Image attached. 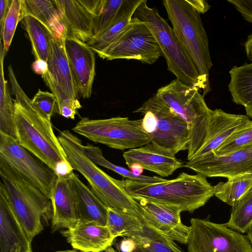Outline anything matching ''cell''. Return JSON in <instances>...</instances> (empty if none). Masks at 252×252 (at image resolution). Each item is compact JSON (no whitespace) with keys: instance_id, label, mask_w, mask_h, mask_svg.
I'll use <instances>...</instances> for the list:
<instances>
[{"instance_id":"cell-3","label":"cell","mask_w":252,"mask_h":252,"mask_svg":"<svg viewBox=\"0 0 252 252\" xmlns=\"http://www.w3.org/2000/svg\"><path fill=\"white\" fill-rule=\"evenodd\" d=\"M58 137L73 170L85 177L92 190L107 207L129 213L143 222L138 203L127 192L121 180L111 177L91 160L83 152L78 137L68 130L61 131Z\"/></svg>"},{"instance_id":"cell-37","label":"cell","mask_w":252,"mask_h":252,"mask_svg":"<svg viewBox=\"0 0 252 252\" xmlns=\"http://www.w3.org/2000/svg\"><path fill=\"white\" fill-rule=\"evenodd\" d=\"M32 102L37 111L46 119L51 121L52 117L58 113V105L54 94L48 91L39 89L32 99Z\"/></svg>"},{"instance_id":"cell-23","label":"cell","mask_w":252,"mask_h":252,"mask_svg":"<svg viewBox=\"0 0 252 252\" xmlns=\"http://www.w3.org/2000/svg\"><path fill=\"white\" fill-rule=\"evenodd\" d=\"M77 197L80 220L106 225L107 208L73 172L69 175Z\"/></svg>"},{"instance_id":"cell-31","label":"cell","mask_w":252,"mask_h":252,"mask_svg":"<svg viewBox=\"0 0 252 252\" xmlns=\"http://www.w3.org/2000/svg\"><path fill=\"white\" fill-rule=\"evenodd\" d=\"M82 149L85 155L94 163L112 170L128 180L146 184H154L162 182L167 180L158 176H148L143 175L137 176L131 170L114 164L108 161L104 158L101 149L98 147L90 144L83 145Z\"/></svg>"},{"instance_id":"cell-8","label":"cell","mask_w":252,"mask_h":252,"mask_svg":"<svg viewBox=\"0 0 252 252\" xmlns=\"http://www.w3.org/2000/svg\"><path fill=\"white\" fill-rule=\"evenodd\" d=\"M134 112L144 115L142 127L152 137L151 143L175 155L188 150L187 124L156 94Z\"/></svg>"},{"instance_id":"cell-16","label":"cell","mask_w":252,"mask_h":252,"mask_svg":"<svg viewBox=\"0 0 252 252\" xmlns=\"http://www.w3.org/2000/svg\"><path fill=\"white\" fill-rule=\"evenodd\" d=\"M66 34L87 43L93 37L94 19L100 0H53Z\"/></svg>"},{"instance_id":"cell-20","label":"cell","mask_w":252,"mask_h":252,"mask_svg":"<svg viewBox=\"0 0 252 252\" xmlns=\"http://www.w3.org/2000/svg\"><path fill=\"white\" fill-rule=\"evenodd\" d=\"M123 157L129 168L133 164H137L143 169L164 177L172 175L185 165L171 152L151 142L125 152Z\"/></svg>"},{"instance_id":"cell-44","label":"cell","mask_w":252,"mask_h":252,"mask_svg":"<svg viewBox=\"0 0 252 252\" xmlns=\"http://www.w3.org/2000/svg\"><path fill=\"white\" fill-rule=\"evenodd\" d=\"M130 170L135 175L139 176L142 175L143 169L137 164H133L129 167Z\"/></svg>"},{"instance_id":"cell-5","label":"cell","mask_w":252,"mask_h":252,"mask_svg":"<svg viewBox=\"0 0 252 252\" xmlns=\"http://www.w3.org/2000/svg\"><path fill=\"white\" fill-rule=\"evenodd\" d=\"M163 4L176 36L197 69L204 87V96L211 90L209 77L213 64L199 13L186 0H164Z\"/></svg>"},{"instance_id":"cell-6","label":"cell","mask_w":252,"mask_h":252,"mask_svg":"<svg viewBox=\"0 0 252 252\" xmlns=\"http://www.w3.org/2000/svg\"><path fill=\"white\" fill-rule=\"evenodd\" d=\"M199 90L176 79L159 88L156 93L188 126V161L192 158L205 141L212 111Z\"/></svg>"},{"instance_id":"cell-35","label":"cell","mask_w":252,"mask_h":252,"mask_svg":"<svg viewBox=\"0 0 252 252\" xmlns=\"http://www.w3.org/2000/svg\"><path fill=\"white\" fill-rule=\"evenodd\" d=\"M25 17L24 0H13L0 33L5 53L9 50L18 23Z\"/></svg>"},{"instance_id":"cell-26","label":"cell","mask_w":252,"mask_h":252,"mask_svg":"<svg viewBox=\"0 0 252 252\" xmlns=\"http://www.w3.org/2000/svg\"><path fill=\"white\" fill-rule=\"evenodd\" d=\"M229 74L228 89L232 101L244 106L247 116L252 119V63L235 66Z\"/></svg>"},{"instance_id":"cell-30","label":"cell","mask_w":252,"mask_h":252,"mask_svg":"<svg viewBox=\"0 0 252 252\" xmlns=\"http://www.w3.org/2000/svg\"><path fill=\"white\" fill-rule=\"evenodd\" d=\"M130 238L135 244L133 252H184L174 241L146 227L142 233Z\"/></svg>"},{"instance_id":"cell-7","label":"cell","mask_w":252,"mask_h":252,"mask_svg":"<svg viewBox=\"0 0 252 252\" xmlns=\"http://www.w3.org/2000/svg\"><path fill=\"white\" fill-rule=\"evenodd\" d=\"M142 0L133 17L144 22L153 33L165 58L168 69L176 79L190 86L204 91L197 69L191 58L166 21Z\"/></svg>"},{"instance_id":"cell-17","label":"cell","mask_w":252,"mask_h":252,"mask_svg":"<svg viewBox=\"0 0 252 252\" xmlns=\"http://www.w3.org/2000/svg\"><path fill=\"white\" fill-rule=\"evenodd\" d=\"M64 45L79 94L91 97L95 71L94 52L74 36L66 34Z\"/></svg>"},{"instance_id":"cell-38","label":"cell","mask_w":252,"mask_h":252,"mask_svg":"<svg viewBox=\"0 0 252 252\" xmlns=\"http://www.w3.org/2000/svg\"><path fill=\"white\" fill-rule=\"evenodd\" d=\"M233 4L246 21L252 23V0H227Z\"/></svg>"},{"instance_id":"cell-18","label":"cell","mask_w":252,"mask_h":252,"mask_svg":"<svg viewBox=\"0 0 252 252\" xmlns=\"http://www.w3.org/2000/svg\"><path fill=\"white\" fill-rule=\"evenodd\" d=\"M70 175L58 176L51 192L52 232L67 229L80 220L77 197Z\"/></svg>"},{"instance_id":"cell-41","label":"cell","mask_w":252,"mask_h":252,"mask_svg":"<svg viewBox=\"0 0 252 252\" xmlns=\"http://www.w3.org/2000/svg\"><path fill=\"white\" fill-rule=\"evenodd\" d=\"M32 67L35 73L41 75L42 76L48 70V63L47 62L41 60H35L32 63Z\"/></svg>"},{"instance_id":"cell-2","label":"cell","mask_w":252,"mask_h":252,"mask_svg":"<svg viewBox=\"0 0 252 252\" xmlns=\"http://www.w3.org/2000/svg\"><path fill=\"white\" fill-rule=\"evenodd\" d=\"M0 197L32 241L53 217L51 200L0 159Z\"/></svg>"},{"instance_id":"cell-48","label":"cell","mask_w":252,"mask_h":252,"mask_svg":"<svg viewBox=\"0 0 252 252\" xmlns=\"http://www.w3.org/2000/svg\"></svg>"},{"instance_id":"cell-13","label":"cell","mask_w":252,"mask_h":252,"mask_svg":"<svg viewBox=\"0 0 252 252\" xmlns=\"http://www.w3.org/2000/svg\"><path fill=\"white\" fill-rule=\"evenodd\" d=\"M35 157L15 138L0 131V159L50 199L58 176Z\"/></svg>"},{"instance_id":"cell-12","label":"cell","mask_w":252,"mask_h":252,"mask_svg":"<svg viewBox=\"0 0 252 252\" xmlns=\"http://www.w3.org/2000/svg\"><path fill=\"white\" fill-rule=\"evenodd\" d=\"M97 54L107 60H135L150 64L162 55L150 28L134 17L129 27L106 49Z\"/></svg>"},{"instance_id":"cell-10","label":"cell","mask_w":252,"mask_h":252,"mask_svg":"<svg viewBox=\"0 0 252 252\" xmlns=\"http://www.w3.org/2000/svg\"><path fill=\"white\" fill-rule=\"evenodd\" d=\"M65 36L51 39L47 61L48 70L42 77L57 99L58 114L74 120L82 106L78 100L77 88L64 48Z\"/></svg>"},{"instance_id":"cell-1","label":"cell","mask_w":252,"mask_h":252,"mask_svg":"<svg viewBox=\"0 0 252 252\" xmlns=\"http://www.w3.org/2000/svg\"><path fill=\"white\" fill-rule=\"evenodd\" d=\"M8 75L15 97L14 125L16 139L24 148L53 170L57 176H67L73 171L51 122L34 107L32 99L20 87L11 65Z\"/></svg>"},{"instance_id":"cell-11","label":"cell","mask_w":252,"mask_h":252,"mask_svg":"<svg viewBox=\"0 0 252 252\" xmlns=\"http://www.w3.org/2000/svg\"><path fill=\"white\" fill-rule=\"evenodd\" d=\"M188 239V252H252L247 235L208 219L192 218Z\"/></svg>"},{"instance_id":"cell-45","label":"cell","mask_w":252,"mask_h":252,"mask_svg":"<svg viewBox=\"0 0 252 252\" xmlns=\"http://www.w3.org/2000/svg\"><path fill=\"white\" fill-rule=\"evenodd\" d=\"M247 233V236L250 241V243H251L252 247V223L251 224Z\"/></svg>"},{"instance_id":"cell-19","label":"cell","mask_w":252,"mask_h":252,"mask_svg":"<svg viewBox=\"0 0 252 252\" xmlns=\"http://www.w3.org/2000/svg\"><path fill=\"white\" fill-rule=\"evenodd\" d=\"M61 233L73 249L81 252L104 251L116 238L106 225L83 220H79Z\"/></svg>"},{"instance_id":"cell-39","label":"cell","mask_w":252,"mask_h":252,"mask_svg":"<svg viewBox=\"0 0 252 252\" xmlns=\"http://www.w3.org/2000/svg\"><path fill=\"white\" fill-rule=\"evenodd\" d=\"M13 0H0V33H1L4 21L7 15L10 7Z\"/></svg>"},{"instance_id":"cell-43","label":"cell","mask_w":252,"mask_h":252,"mask_svg":"<svg viewBox=\"0 0 252 252\" xmlns=\"http://www.w3.org/2000/svg\"><path fill=\"white\" fill-rule=\"evenodd\" d=\"M245 47L247 57L252 63V34L248 36L245 44Z\"/></svg>"},{"instance_id":"cell-46","label":"cell","mask_w":252,"mask_h":252,"mask_svg":"<svg viewBox=\"0 0 252 252\" xmlns=\"http://www.w3.org/2000/svg\"><path fill=\"white\" fill-rule=\"evenodd\" d=\"M79 252V251H77V250H63V251H55V252Z\"/></svg>"},{"instance_id":"cell-34","label":"cell","mask_w":252,"mask_h":252,"mask_svg":"<svg viewBox=\"0 0 252 252\" xmlns=\"http://www.w3.org/2000/svg\"><path fill=\"white\" fill-rule=\"evenodd\" d=\"M126 0H100L94 19L93 37L103 32L111 25L120 12Z\"/></svg>"},{"instance_id":"cell-32","label":"cell","mask_w":252,"mask_h":252,"mask_svg":"<svg viewBox=\"0 0 252 252\" xmlns=\"http://www.w3.org/2000/svg\"><path fill=\"white\" fill-rule=\"evenodd\" d=\"M214 196L232 206L245 193L252 188V174H242L219 182L213 186Z\"/></svg>"},{"instance_id":"cell-4","label":"cell","mask_w":252,"mask_h":252,"mask_svg":"<svg viewBox=\"0 0 252 252\" xmlns=\"http://www.w3.org/2000/svg\"><path fill=\"white\" fill-rule=\"evenodd\" d=\"M124 188L133 199L143 198L179 208L182 212L193 213L204 206L214 196V189L206 178L199 174L182 172L173 179L146 184L127 179L121 180Z\"/></svg>"},{"instance_id":"cell-22","label":"cell","mask_w":252,"mask_h":252,"mask_svg":"<svg viewBox=\"0 0 252 252\" xmlns=\"http://www.w3.org/2000/svg\"><path fill=\"white\" fill-rule=\"evenodd\" d=\"M32 241L0 197V252H32Z\"/></svg>"},{"instance_id":"cell-28","label":"cell","mask_w":252,"mask_h":252,"mask_svg":"<svg viewBox=\"0 0 252 252\" xmlns=\"http://www.w3.org/2000/svg\"><path fill=\"white\" fill-rule=\"evenodd\" d=\"M6 53L0 41V131L16 139L14 125V103L11 97L3 70Z\"/></svg>"},{"instance_id":"cell-25","label":"cell","mask_w":252,"mask_h":252,"mask_svg":"<svg viewBox=\"0 0 252 252\" xmlns=\"http://www.w3.org/2000/svg\"><path fill=\"white\" fill-rule=\"evenodd\" d=\"M25 17L31 16L43 25L55 38H62L66 32L54 0H24Z\"/></svg>"},{"instance_id":"cell-33","label":"cell","mask_w":252,"mask_h":252,"mask_svg":"<svg viewBox=\"0 0 252 252\" xmlns=\"http://www.w3.org/2000/svg\"><path fill=\"white\" fill-rule=\"evenodd\" d=\"M231 207L229 220L225 224L239 233H247L252 223V188Z\"/></svg>"},{"instance_id":"cell-40","label":"cell","mask_w":252,"mask_h":252,"mask_svg":"<svg viewBox=\"0 0 252 252\" xmlns=\"http://www.w3.org/2000/svg\"><path fill=\"white\" fill-rule=\"evenodd\" d=\"M187 1L199 14L204 13L210 9V6L204 0H186Z\"/></svg>"},{"instance_id":"cell-21","label":"cell","mask_w":252,"mask_h":252,"mask_svg":"<svg viewBox=\"0 0 252 252\" xmlns=\"http://www.w3.org/2000/svg\"><path fill=\"white\" fill-rule=\"evenodd\" d=\"M251 121L247 115L230 114L220 109L212 110L204 143L191 160L212 154L231 134Z\"/></svg>"},{"instance_id":"cell-24","label":"cell","mask_w":252,"mask_h":252,"mask_svg":"<svg viewBox=\"0 0 252 252\" xmlns=\"http://www.w3.org/2000/svg\"><path fill=\"white\" fill-rule=\"evenodd\" d=\"M142 1L127 0L111 25L103 32L87 42V44L97 54L104 51L129 27L134 13Z\"/></svg>"},{"instance_id":"cell-27","label":"cell","mask_w":252,"mask_h":252,"mask_svg":"<svg viewBox=\"0 0 252 252\" xmlns=\"http://www.w3.org/2000/svg\"><path fill=\"white\" fill-rule=\"evenodd\" d=\"M106 225L115 238H130L142 233L145 228L142 220L135 215L111 208H107Z\"/></svg>"},{"instance_id":"cell-47","label":"cell","mask_w":252,"mask_h":252,"mask_svg":"<svg viewBox=\"0 0 252 252\" xmlns=\"http://www.w3.org/2000/svg\"><path fill=\"white\" fill-rule=\"evenodd\" d=\"M246 174H252V167L250 170H249Z\"/></svg>"},{"instance_id":"cell-14","label":"cell","mask_w":252,"mask_h":252,"mask_svg":"<svg viewBox=\"0 0 252 252\" xmlns=\"http://www.w3.org/2000/svg\"><path fill=\"white\" fill-rule=\"evenodd\" d=\"M134 199L139 204L146 227L174 241L187 244L190 227L182 223L179 208L143 198Z\"/></svg>"},{"instance_id":"cell-9","label":"cell","mask_w":252,"mask_h":252,"mask_svg":"<svg viewBox=\"0 0 252 252\" xmlns=\"http://www.w3.org/2000/svg\"><path fill=\"white\" fill-rule=\"evenodd\" d=\"M72 129L93 142L122 151L146 145L152 139L143 129L142 119L131 120L116 117L94 120L83 117Z\"/></svg>"},{"instance_id":"cell-36","label":"cell","mask_w":252,"mask_h":252,"mask_svg":"<svg viewBox=\"0 0 252 252\" xmlns=\"http://www.w3.org/2000/svg\"><path fill=\"white\" fill-rule=\"evenodd\" d=\"M251 146L252 120L247 125L231 134L211 154L221 155Z\"/></svg>"},{"instance_id":"cell-29","label":"cell","mask_w":252,"mask_h":252,"mask_svg":"<svg viewBox=\"0 0 252 252\" xmlns=\"http://www.w3.org/2000/svg\"><path fill=\"white\" fill-rule=\"evenodd\" d=\"M23 22L30 40L35 60L47 62L51 40L54 37L43 25L31 16H26L23 19Z\"/></svg>"},{"instance_id":"cell-42","label":"cell","mask_w":252,"mask_h":252,"mask_svg":"<svg viewBox=\"0 0 252 252\" xmlns=\"http://www.w3.org/2000/svg\"><path fill=\"white\" fill-rule=\"evenodd\" d=\"M119 247L122 252H132L135 248L134 242L131 238L124 237L120 241Z\"/></svg>"},{"instance_id":"cell-15","label":"cell","mask_w":252,"mask_h":252,"mask_svg":"<svg viewBox=\"0 0 252 252\" xmlns=\"http://www.w3.org/2000/svg\"><path fill=\"white\" fill-rule=\"evenodd\" d=\"M184 167L205 177L227 179L245 174L252 167V146L221 155L210 154L188 161Z\"/></svg>"}]
</instances>
